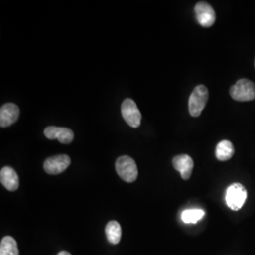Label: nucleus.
I'll use <instances>...</instances> for the list:
<instances>
[{
    "instance_id": "2eb2a0df",
    "label": "nucleus",
    "mask_w": 255,
    "mask_h": 255,
    "mask_svg": "<svg viewBox=\"0 0 255 255\" xmlns=\"http://www.w3.org/2000/svg\"><path fill=\"white\" fill-rule=\"evenodd\" d=\"M205 213L201 209H188L183 211L182 214V221L187 224L197 223L204 217Z\"/></svg>"
},
{
    "instance_id": "4468645a",
    "label": "nucleus",
    "mask_w": 255,
    "mask_h": 255,
    "mask_svg": "<svg viewBox=\"0 0 255 255\" xmlns=\"http://www.w3.org/2000/svg\"><path fill=\"white\" fill-rule=\"evenodd\" d=\"M0 255H19L18 245L13 237H5L1 240Z\"/></svg>"
},
{
    "instance_id": "6e6552de",
    "label": "nucleus",
    "mask_w": 255,
    "mask_h": 255,
    "mask_svg": "<svg viewBox=\"0 0 255 255\" xmlns=\"http://www.w3.org/2000/svg\"><path fill=\"white\" fill-rule=\"evenodd\" d=\"M174 168L179 171L183 180H188L191 177L192 171L194 168L193 159L189 155L181 154L175 156L172 160Z\"/></svg>"
},
{
    "instance_id": "1a4fd4ad",
    "label": "nucleus",
    "mask_w": 255,
    "mask_h": 255,
    "mask_svg": "<svg viewBox=\"0 0 255 255\" xmlns=\"http://www.w3.org/2000/svg\"><path fill=\"white\" fill-rule=\"evenodd\" d=\"M20 115L18 106L14 103H6L0 109V126L7 128L17 121Z\"/></svg>"
},
{
    "instance_id": "f3484780",
    "label": "nucleus",
    "mask_w": 255,
    "mask_h": 255,
    "mask_svg": "<svg viewBox=\"0 0 255 255\" xmlns=\"http://www.w3.org/2000/svg\"></svg>"
},
{
    "instance_id": "f8f14e48",
    "label": "nucleus",
    "mask_w": 255,
    "mask_h": 255,
    "mask_svg": "<svg viewBox=\"0 0 255 255\" xmlns=\"http://www.w3.org/2000/svg\"><path fill=\"white\" fill-rule=\"evenodd\" d=\"M235 154V146L228 140H222L216 147V157L219 161H228Z\"/></svg>"
},
{
    "instance_id": "f257e3e1",
    "label": "nucleus",
    "mask_w": 255,
    "mask_h": 255,
    "mask_svg": "<svg viewBox=\"0 0 255 255\" xmlns=\"http://www.w3.org/2000/svg\"><path fill=\"white\" fill-rule=\"evenodd\" d=\"M209 99V92L205 85H198L190 95L188 108L193 118L201 116Z\"/></svg>"
},
{
    "instance_id": "ddd939ff",
    "label": "nucleus",
    "mask_w": 255,
    "mask_h": 255,
    "mask_svg": "<svg viewBox=\"0 0 255 255\" xmlns=\"http://www.w3.org/2000/svg\"><path fill=\"white\" fill-rule=\"evenodd\" d=\"M105 234L111 244H114V245L119 244L122 236V230L120 227V224L118 221H115V220L110 221L106 225Z\"/></svg>"
},
{
    "instance_id": "0eeeda50",
    "label": "nucleus",
    "mask_w": 255,
    "mask_h": 255,
    "mask_svg": "<svg viewBox=\"0 0 255 255\" xmlns=\"http://www.w3.org/2000/svg\"><path fill=\"white\" fill-rule=\"evenodd\" d=\"M195 13L198 22L203 27H212L216 21V12L207 2L201 1L195 6Z\"/></svg>"
},
{
    "instance_id": "f03ea898",
    "label": "nucleus",
    "mask_w": 255,
    "mask_h": 255,
    "mask_svg": "<svg viewBox=\"0 0 255 255\" xmlns=\"http://www.w3.org/2000/svg\"><path fill=\"white\" fill-rule=\"evenodd\" d=\"M230 95L235 101H252L255 100V85L248 79H241L237 81L230 89Z\"/></svg>"
},
{
    "instance_id": "9b49d317",
    "label": "nucleus",
    "mask_w": 255,
    "mask_h": 255,
    "mask_svg": "<svg viewBox=\"0 0 255 255\" xmlns=\"http://www.w3.org/2000/svg\"><path fill=\"white\" fill-rule=\"evenodd\" d=\"M0 182L9 191H15L19 186L18 175L13 168L4 166L0 171Z\"/></svg>"
},
{
    "instance_id": "7ed1b4c3",
    "label": "nucleus",
    "mask_w": 255,
    "mask_h": 255,
    "mask_svg": "<svg viewBox=\"0 0 255 255\" xmlns=\"http://www.w3.org/2000/svg\"><path fill=\"white\" fill-rule=\"evenodd\" d=\"M116 170L119 177L127 182H134L138 176V168L135 161L127 155L118 158L116 162Z\"/></svg>"
},
{
    "instance_id": "dca6fc26",
    "label": "nucleus",
    "mask_w": 255,
    "mask_h": 255,
    "mask_svg": "<svg viewBox=\"0 0 255 255\" xmlns=\"http://www.w3.org/2000/svg\"><path fill=\"white\" fill-rule=\"evenodd\" d=\"M58 255H71L68 252H64V251H63V252H61V253H59L58 254Z\"/></svg>"
},
{
    "instance_id": "39448f33",
    "label": "nucleus",
    "mask_w": 255,
    "mask_h": 255,
    "mask_svg": "<svg viewBox=\"0 0 255 255\" xmlns=\"http://www.w3.org/2000/svg\"><path fill=\"white\" fill-rule=\"evenodd\" d=\"M121 113L124 120L130 127L138 128L141 124L142 115L137 107L136 103L130 99H126L121 106Z\"/></svg>"
},
{
    "instance_id": "20e7f679",
    "label": "nucleus",
    "mask_w": 255,
    "mask_h": 255,
    "mask_svg": "<svg viewBox=\"0 0 255 255\" xmlns=\"http://www.w3.org/2000/svg\"><path fill=\"white\" fill-rule=\"evenodd\" d=\"M247 197L246 188L241 183H233L226 191L225 200L230 209L238 211L244 205Z\"/></svg>"
},
{
    "instance_id": "423d86ee",
    "label": "nucleus",
    "mask_w": 255,
    "mask_h": 255,
    "mask_svg": "<svg viewBox=\"0 0 255 255\" xmlns=\"http://www.w3.org/2000/svg\"><path fill=\"white\" fill-rule=\"evenodd\" d=\"M70 163L71 160L68 155H55L46 159L44 163V169L47 174L57 175L66 170Z\"/></svg>"
},
{
    "instance_id": "9d476101",
    "label": "nucleus",
    "mask_w": 255,
    "mask_h": 255,
    "mask_svg": "<svg viewBox=\"0 0 255 255\" xmlns=\"http://www.w3.org/2000/svg\"><path fill=\"white\" fill-rule=\"evenodd\" d=\"M44 133L46 138H48L49 140L58 139L62 144H69L73 141L74 139L73 130L67 128L49 126L45 128Z\"/></svg>"
}]
</instances>
